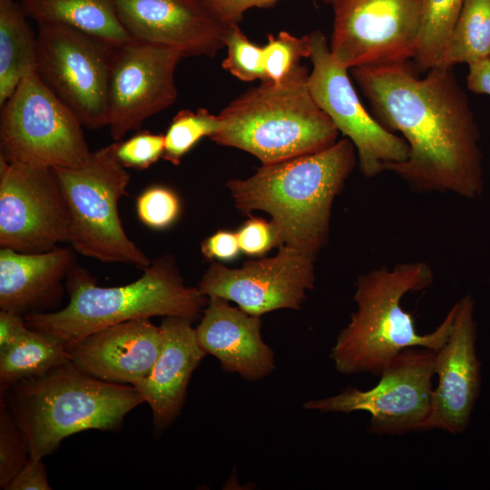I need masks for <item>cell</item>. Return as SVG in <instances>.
Listing matches in <instances>:
<instances>
[{
  "instance_id": "33",
  "label": "cell",
  "mask_w": 490,
  "mask_h": 490,
  "mask_svg": "<svg viewBox=\"0 0 490 490\" xmlns=\"http://www.w3.org/2000/svg\"><path fill=\"white\" fill-rule=\"evenodd\" d=\"M240 251L250 256H261L279 246L273 224L259 218H250L236 232Z\"/></svg>"
},
{
  "instance_id": "28",
  "label": "cell",
  "mask_w": 490,
  "mask_h": 490,
  "mask_svg": "<svg viewBox=\"0 0 490 490\" xmlns=\"http://www.w3.org/2000/svg\"><path fill=\"white\" fill-rule=\"evenodd\" d=\"M309 34L298 37L280 31L277 36L268 35V43L262 46L263 66L266 78L280 82L298 64L301 58L309 57Z\"/></svg>"
},
{
  "instance_id": "2",
  "label": "cell",
  "mask_w": 490,
  "mask_h": 490,
  "mask_svg": "<svg viewBox=\"0 0 490 490\" xmlns=\"http://www.w3.org/2000/svg\"><path fill=\"white\" fill-rule=\"evenodd\" d=\"M353 143L343 138L330 147L279 162L262 164L250 177L227 183L242 213L267 212L279 247L313 259L325 246L336 196L357 162Z\"/></svg>"
},
{
  "instance_id": "26",
  "label": "cell",
  "mask_w": 490,
  "mask_h": 490,
  "mask_svg": "<svg viewBox=\"0 0 490 490\" xmlns=\"http://www.w3.org/2000/svg\"><path fill=\"white\" fill-rule=\"evenodd\" d=\"M465 0H424L422 24L413 62L426 73L439 65Z\"/></svg>"
},
{
  "instance_id": "20",
  "label": "cell",
  "mask_w": 490,
  "mask_h": 490,
  "mask_svg": "<svg viewBox=\"0 0 490 490\" xmlns=\"http://www.w3.org/2000/svg\"><path fill=\"white\" fill-rule=\"evenodd\" d=\"M192 322L183 317L162 318L161 354L151 373L134 385L152 409L155 434L172 426L180 415L191 375L206 355Z\"/></svg>"
},
{
  "instance_id": "35",
  "label": "cell",
  "mask_w": 490,
  "mask_h": 490,
  "mask_svg": "<svg viewBox=\"0 0 490 490\" xmlns=\"http://www.w3.org/2000/svg\"><path fill=\"white\" fill-rule=\"evenodd\" d=\"M201 249L206 259L219 260H231L240 251L237 233L229 230H219L208 237Z\"/></svg>"
},
{
  "instance_id": "38",
  "label": "cell",
  "mask_w": 490,
  "mask_h": 490,
  "mask_svg": "<svg viewBox=\"0 0 490 490\" xmlns=\"http://www.w3.org/2000/svg\"><path fill=\"white\" fill-rule=\"evenodd\" d=\"M466 87L475 93L490 95V58L468 65Z\"/></svg>"
},
{
  "instance_id": "37",
  "label": "cell",
  "mask_w": 490,
  "mask_h": 490,
  "mask_svg": "<svg viewBox=\"0 0 490 490\" xmlns=\"http://www.w3.org/2000/svg\"><path fill=\"white\" fill-rule=\"evenodd\" d=\"M24 316L8 311L0 310V349L5 348L16 340L26 329Z\"/></svg>"
},
{
  "instance_id": "31",
  "label": "cell",
  "mask_w": 490,
  "mask_h": 490,
  "mask_svg": "<svg viewBox=\"0 0 490 490\" xmlns=\"http://www.w3.org/2000/svg\"><path fill=\"white\" fill-rule=\"evenodd\" d=\"M181 202L177 194L164 186H152L137 199L136 211L139 220L153 230L170 227L178 218Z\"/></svg>"
},
{
  "instance_id": "36",
  "label": "cell",
  "mask_w": 490,
  "mask_h": 490,
  "mask_svg": "<svg viewBox=\"0 0 490 490\" xmlns=\"http://www.w3.org/2000/svg\"><path fill=\"white\" fill-rule=\"evenodd\" d=\"M47 473L42 459L29 457L5 490H50Z\"/></svg>"
},
{
  "instance_id": "19",
  "label": "cell",
  "mask_w": 490,
  "mask_h": 490,
  "mask_svg": "<svg viewBox=\"0 0 490 490\" xmlns=\"http://www.w3.org/2000/svg\"><path fill=\"white\" fill-rule=\"evenodd\" d=\"M260 328V317L211 297L195 330L201 348L215 357L224 371L258 381L275 369L274 352L263 341Z\"/></svg>"
},
{
  "instance_id": "6",
  "label": "cell",
  "mask_w": 490,
  "mask_h": 490,
  "mask_svg": "<svg viewBox=\"0 0 490 490\" xmlns=\"http://www.w3.org/2000/svg\"><path fill=\"white\" fill-rule=\"evenodd\" d=\"M309 75L299 64L280 82L250 88L218 114L220 129L211 140L245 151L264 165L330 147L338 131L314 101Z\"/></svg>"
},
{
  "instance_id": "1",
  "label": "cell",
  "mask_w": 490,
  "mask_h": 490,
  "mask_svg": "<svg viewBox=\"0 0 490 490\" xmlns=\"http://www.w3.org/2000/svg\"><path fill=\"white\" fill-rule=\"evenodd\" d=\"M350 70L372 115L407 143V159L385 171L417 191L452 192L467 199L482 194L479 128L451 68L436 66L423 77L407 63Z\"/></svg>"
},
{
  "instance_id": "24",
  "label": "cell",
  "mask_w": 490,
  "mask_h": 490,
  "mask_svg": "<svg viewBox=\"0 0 490 490\" xmlns=\"http://www.w3.org/2000/svg\"><path fill=\"white\" fill-rule=\"evenodd\" d=\"M70 348L64 339L28 327L11 345L0 349V393L20 380L69 362Z\"/></svg>"
},
{
  "instance_id": "5",
  "label": "cell",
  "mask_w": 490,
  "mask_h": 490,
  "mask_svg": "<svg viewBox=\"0 0 490 490\" xmlns=\"http://www.w3.org/2000/svg\"><path fill=\"white\" fill-rule=\"evenodd\" d=\"M142 270L127 285L102 287L88 271L75 266L65 279L68 304L60 310L27 314L25 323L73 345L115 324L168 316L194 321L202 312L208 298L183 283L172 257L159 258Z\"/></svg>"
},
{
  "instance_id": "25",
  "label": "cell",
  "mask_w": 490,
  "mask_h": 490,
  "mask_svg": "<svg viewBox=\"0 0 490 490\" xmlns=\"http://www.w3.org/2000/svg\"><path fill=\"white\" fill-rule=\"evenodd\" d=\"M490 58V0H465L438 67Z\"/></svg>"
},
{
  "instance_id": "9",
  "label": "cell",
  "mask_w": 490,
  "mask_h": 490,
  "mask_svg": "<svg viewBox=\"0 0 490 490\" xmlns=\"http://www.w3.org/2000/svg\"><path fill=\"white\" fill-rule=\"evenodd\" d=\"M35 72L89 129L109 123V83L116 47L61 24H38Z\"/></svg>"
},
{
  "instance_id": "30",
  "label": "cell",
  "mask_w": 490,
  "mask_h": 490,
  "mask_svg": "<svg viewBox=\"0 0 490 490\" xmlns=\"http://www.w3.org/2000/svg\"><path fill=\"white\" fill-rule=\"evenodd\" d=\"M30 457L26 439L0 398V488L5 490Z\"/></svg>"
},
{
  "instance_id": "32",
  "label": "cell",
  "mask_w": 490,
  "mask_h": 490,
  "mask_svg": "<svg viewBox=\"0 0 490 490\" xmlns=\"http://www.w3.org/2000/svg\"><path fill=\"white\" fill-rule=\"evenodd\" d=\"M113 155L125 168L144 170L163 155L164 134L141 131L127 140L110 144Z\"/></svg>"
},
{
  "instance_id": "29",
  "label": "cell",
  "mask_w": 490,
  "mask_h": 490,
  "mask_svg": "<svg viewBox=\"0 0 490 490\" xmlns=\"http://www.w3.org/2000/svg\"><path fill=\"white\" fill-rule=\"evenodd\" d=\"M227 55L221 66L236 78L251 82L266 81L263 66L262 46H259L246 36L239 24H231L225 41Z\"/></svg>"
},
{
  "instance_id": "4",
  "label": "cell",
  "mask_w": 490,
  "mask_h": 490,
  "mask_svg": "<svg viewBox=\"0 0 490 490\" xmlns=\"http://www.w3.org/2000/svg\"><path fill=\"white\" fill-rule=\"evenodd\" d=\"M28 444L30 457L43 459L81 431L115 430L145 403L132 385L89 376L71 361L28 377L0 393Z\"/></svg>"
},
{
  "instance_id": "3",
  "label": "cell",
  "mask_w": 490,
  "mask_h": 490,
  "mask_svg": "<svg viewBox=\"0 0 490 490\" xmlns=\"http://www.w3.org/2000/svg\"><path fill=\"white\" fill-rule=\"evenodd\" d=\"M431 268L423 261L380 267L358 276L353 300L357 310L339 332L329 358L342 374L369 373L379 377L402 350L423 347L438 350L447 339L455 309H449L431 333L419 334L414 318L401 305L409 292L428 288Z\"/></svg>"
},
{
  "instance_id": "13",
  "label": "cell",
  "mask_w": 490,
  "mask_h": 490,
  "mask_svg": "<svg viewBox=\"0 0 490 490\" xmlns=\"http://www.w3.org/2000/svg\"><path fill=\"white\" fill-rule=\"evenodd\" d=\"M70 216L53 168L0 158V247L39 253L69 243Z\"/></svg>"
},
{
  "instance_id": "15",
  "label": "cell",
  "mask_w": 490,
  "mask_h": 490,
  "mask_svg": "<svg viewBox=\"0 0 490 490\" xmlns=\"http://www.w3.org/2000/svg\"><path fill=\"white\" fill-rule=\"evenodd\" d=\"M182 57L177 50L135 39L116 49L110 74L108 123L114 142L175 102L174 74Z\"/></svg>"
},
{
  "instance_id": "11",
  "label": "cell",
  "mask_w": 490,
  "mask_h": 490,
  "mask_svg": "<svg viewBox=\"0 0 490 490\" xmlns=\"http://www.w3.org/2000/svg\"><path fill=\"white\" fill-rule=\"evenodd\" d=\"M423 3L332 0V55L348 69L413 60L421 30Z\"/></svg>"
},
{
  "instance_id": "12",
  "label": "cell",
  "mask_w": 490,
  "mask_h": 490,
  "mask_svg": "<svg viewBox=\"0 0 490 490\" xmlns=\"http://www.w3.org/2000/svg\"><path fill=\"white\" fill-rule=\"evenodd\" d=\"M309 36L310 93L338 132L353 143L361 173L374 178L387 165L404 162L408 154L406 141L383 127L366 110L349 78V69L334 58L323 33L316 30Z\"/></svg>"
},
{
  "instance_id": "7",
  "label": "cell",
  "mask_w": 490,
  "mask_h": 490,
  "mask_svg": "<svg viewBox=\"0 0 490 490\" xmlns=\"http://www.w3.org/2000/svg\"><path fill=\"white\" fill-rule=\"evenodd\" d=\"M70 216L69 244L87 258L142 270L152 262L125 233L118 204L128 195L130 174L110 146L91 152L76 168H53Z\"/></svg>"
},
{
  "instance_id": "8",
  "label": "cell",
  "mask_w": 490,
  "mask_h": 490,
  "mask_svg": "<svg viewBox=\"0 0 490 490\" xmlns=\"http://www.w3.org/2000/svg\"><path fill=\"white\" fill-rule=\"evenodd\" d=\"M83 127L34 71L1 106L0 158L37 167H79L92 152Z\"/></svg>"
},
{
  "instance_id": "21",
  "label": "cell",
  "mask_w": 490,
  "mask_h": 490,
  "mask_svg": "<svg viewBox=\"0 0 490 490\" xmlns=\"http://www.w3.org/2000/svg\"><path fill=\"white\" fill-rule=\"evenodd\" d=\"M72 247L39 253L0 250V309L22 316L49 312L63 297V281L76 266Z\"/></svg>"
},
{
  "instance_id": "22",
  "label": "cell",
  "mask_w": 490,
  "mask_h": 490,
  "mask_svg": "<svg viewBox=\"0 0 490 490\" xmlns=\"http://www.w3.org/2000/svg\"><path fill=\"white\" fill-rule=\"evenodd\" d=\"M38 24H61L119 48L133 40L117 13L115 0H17Z\"/></svg>"
},
{
  "instance_id": "14",
  "label": "cell",
  "mask_w": 490,
  "mask_h": 490,
  "mask_svg": "<svg viewBox=\"0 0 490 490\" xmlns=\"http://www.w3.org/2000/svg\"><path fill=\"white\" fill-rule=\"evenodd\" d=\"M313 258L280 246L273 257L248 260L241 268L212 263L198 289L207 298L235 302L247 313L261 315L282 309H299L314 287Z\"/></svg>"
},
{
  "instance_id": "18",
  "label": "cell",
  "mask_w": 490,
  "mask_h": 490,
  "mask_svg": "<svg viewBox=\"0 0 490 490\" xmlns=\"http://www.w3.org/2000/svg\"><path fill=\"white\" fill-rule=\"evenodd\" d=\"M163 346L160 326L150 318L99 329L71 345L70 361L98 379L134 386L152 371Z\"/></svg>"
},
{
  "instance_id": "10",
  "label": "cell",
  "mask_w": 490,
  "mask_h": 490,
  "mask_svg": "<svg viewBox=\"0 0 490 490\" xmlns=\"http://www.w3.org/2000/svg\"><path fill=\"white\" fill-rule=\"evenodd\" d=\"M436 350L412 347L399 352L368 390L349 387L332 397L305 402L322 413L366 411L367 430L378 436L426 431L431 414Z\"/></svg>"
},
{
  "instance_id": "34",
  "label": "cell",
  "mask_w": 490,
  "mask_h": 490,
  "mask_svg": "<svg viewBox=\"0 0 490 490\" xmlns=\"http://www.w3.org/2000/svg\"><path fill=\"white\" fill-rule=\"evenodd\" d=\"M278 0H202L207 8L220 21L227 24H239L245 12L253 7H267ZM331 4L332 0H323Z\"/></svg>"
},
{
  "instance_id": "23",
  "label": "cell",
  "mask_w": 490,
  "mask_h": 490,
  "mask_svg": "<svg viewBox=\"0 0 490 490\" xmlns=\"http://www.w3.org/2000/svg\"><path fill=\"white\" fill-rule=\"evenodd\" d=\"M17 0H0V106L35 71L36 34Z\"/></svg>"
},
{
  "instance_id": "16",
  "label": "cell",
  "mask_w": 490,
  "mask_h": 490,
  "mask_svg": "<svg viewBox=\"0 0 490 490\" xmlns=\"http://www.w3.org/2000/svg\"><path fill=\"white\" fill-rule=\"evenodd\" d=\"M453 306L450 334L436 351L437 386L433 389L426 430L460 434L470 423L480 392L481 375L475 346V300L466 295Z\"/></svg>"
},
{
  "instance_id": "27",
  "label": "cell",
  "mask_w": 490,
  "mask_h": 490,
  "mask_svg": "<svg viewBox=\"0 0 490 490\" xmlns=\"http://www.w3.org/2000/svg\"><path fill=\"white\" fill-rule=\"evenodd\" d=\"M220 129L219 115L200 108L193 112L181 110L172 118L164 134V152L162 158L173 165H179L182 157L188 153L202 138H211Z\"/></svg>"
},
{
  "instance_id": "17",
  "label": "cell",
  "mask_w": 490,
  "mask_h": 490,
  "mask_svg": "<svg viewBox=\"0 0 490 490\" xmlns=\"http://www.w3.org/2000/svg\"><path fill=\"white\" fill-rule=\"evenodd\" d=\"M123 26L135 40L212 57L225 47L230 24L215 17L202 0H115Z\"/></svg>"
}]
</instances>
